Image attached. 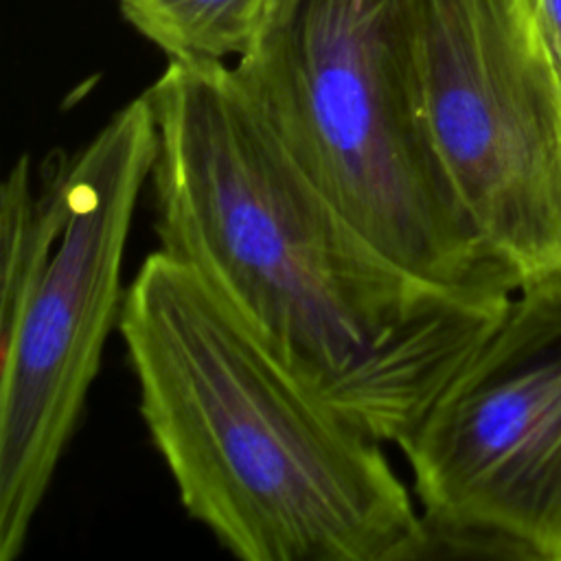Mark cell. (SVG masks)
<instances>
[{"label": "cell", "instance_id": "6da1fadb", "mask_svg": "<svg viewBox=\"0 0 561 561\" xmlns=\"http://www.w3.org/2000/svg\"><path fill=\"white\" fill-rule=\"evenodd\" d=\"M145 94L160 250L302 383L399 445L513 298H460L390 261L300 169L232 66L169 59Z\"/></svg>", "mask_w": 561, "mask_h": 561}, {"label": "cell", "instance_id": "7a4b0ae2", "mask_svg": "<svg viewBox=\"0 0 561 561\" xmlns=\"http://www.w3.org/2000/svg\"><path fill=\"white\" fill-rule=\"evenodd\" d=\"M116 329L184 511L234 557H423L421 511L383 443L302 383L191 267L151 252Z\"/></svg>", "mask_w": 561, "mask_h": 561}, {"label": "cell", "instance_id": "3957f363", "mask_svg": "<svg viewBox=\"0 0 561 561\" xmlns=\"http://www.w3.org/2000/svg\"><path fill=\"white\" fill-rule=\"evenodd\" d=\"M421 0H272L232 70L322 193L399 267L469 300L522 280L469 219L427 134Z\"/></svg>", "mask_w": 561, "mask_h": 561}, {"label": "cell", "instance_id": "277c9868", "mask_svg": "<svg viewBox=\"0 0 561 561\" xmlns=\"http://www.w3.org/2000/svg\"><path fill=\"white\" fill-rule=\"evenodd\" d=\"M156 151L142 92L66 158L64 191L0 188V559H15L118 327L123 259Z\"/></svg>", "mask_w": 561, "mask_h": 561}, {"label": "cell", "instance_id": "5b68a950", "mask_svg": "<svg viewBox=\"0 0 561 561\" xmlns=\"http://www.w3.org/2000/svg\"><path fill=\"white\" fill-rule=\"evenodd\" d=\"M397 447L423 557L561 561V276L519 287Z\"/></svg>", "mask_w": 561, "mask_h": 561}, {"label": "cell", "instance_id": "8992f818", "mask_svg": "<svg viewBox=\"0 0 561 561\" xmlns=\"http://www.w3.org/2000/svg\"><path fill=\"white\" fill-rule=\"evenodd\" d=\"M419 79L480 237L522 285L561 276V81L517 0H421Z\"/></svg>", "mask_w": 561, "mask_h": 561}, {"label": "cell", "instance_id": "52a82bcc", "mask_svg": "<svg viewBox=\"0 0 561 561\" xmlns=\"http://www.w3.org/2000/svg\"><path fill=\"white\" fill-rule=\"evenodd\" d=\"M125 20L169 59L241 57L265 24L272 0H118Z\"/></svg>", "mask_w": 561, "mask_h": 561}, {"label": "cell", "instance_id": "ba28073f", "mask_svg": "<svg viewBox=\"0 0 561 561\" xmlns=\"http://www.w3.org/2000/svg\"><path fill=\"white\" fill-rule=\"evenodd\" d=\"M519 11L561 81V0H517Z\"/></svg>", "mask_w": 561, "mask_h": 561}]
</instances>
